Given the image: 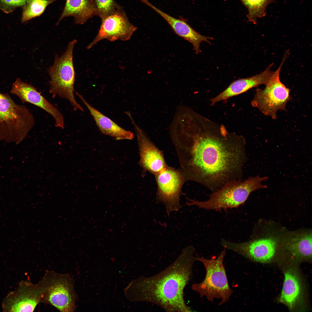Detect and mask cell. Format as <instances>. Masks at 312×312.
Segmentation results:
<instances>
[{"instance_id": "1", "label": "cell", "mask_w": 312, "mask_h": 312, "mask_svg": "<svg viewBox=\"0 0 312 312\" xmlns=\"http://www.w3.org/2000/svg\"><path fill=\"white\" fill-rule=\"evenodd\" d=\"M169 133L185 181L214 192L227 183L242 180L246 159L242 136L191 108L174 117Z\"/></svg>"}, {"instance_id": "2", "label": "cell", "mask_w": 312, "mask_h": 312, "mask_svg": "<svg viewBox=\"0 0 312 312\" xmlns=\"http://www.w3.org/2000/svg\"><path fill=\"white\" fill-rule=\"evenodd\" d=\"M192 246L183 249L171 264L157 274L141 276L130 282L125 290L131 302H146L168 312L192 311L186 304L184 290L192 275L194 263L197 261Z\"/></svg>"}, {"instance_id": "3", "label": "cell", "mask_w": 312, "mask_h": 312, "mask_svg": "<svg viewBox=\"0 0 312 312\" xmlns=\"http://www.w3.org/2000/svg\"><path fill=\"white\" fill-rule=\"evenodd\" d=\"M268 179L267 176H257L250 177L244 181H233L213 192L206 201H199L187 198L186 204L195 205L199 208L219 211L236 208L245 203L253 191L267 188L266 185L261 183Z\"/></svg>"}, {"instance_id": "4", "label": "cell", "mask_w": 312, "mask_h": 312, "mask_svg": "<svg viewBox=\"0 0 312 312\" xmlns=\"http://www.w3.org/2000/svg\"><path fill=\"white\" fill-rule=\"evenodd\" d=\"M35 123L33 114L26 106L17 104L8 94L0 92V140L18 144Z\"/></svg>"}, {"instance_id": "5", "label": "cell", "mask_w": 312, "mask_h": 312, "mask_svg": "<svg viewBox=\"0 0 312 312\" xmlns=\"http://www.w3.org/2000/svg\"><path fill=\"white\" fill-rule=\"evenodd\" d=\"M37 283L41 292V302L50 304L61 312L76 310L77 296L74 280L69 274L46 270Z\"/></svg>"}, {"instance_id": "6", "label": "cell", "mask_w": 312, "mask_h": 312, "mask_svg": "<svg viewBox=\"0 0 312 312\" xmlns=\"http://www.w3.org/2000/svg\"><path fill=\"white\" fill-rule=\"evenodd\" d=\"M226 250H223L215 259H207L203 256L197 257V261L203 265L206 271L204 280L200 283L192 285V289L198 292L201 298L205 297L213 302L215 298L220 299L219 305L226 303L233 292L228 283L223 265Z\"/></svg>"}, {"instance_id": "7", "label": "cell", "mask_w": 312, "mask_h": 312, "mask_svg": "<svg viewBox=\"0 0 312 312\" xmlns=\"http://www.w3.org/2000/svg\"><path fill=\"white\" fill-rule=\"evenodd\" d=\"M75 40L70 42L64 53L56 56L53 64L49 69L51 77L49 92L53 98L58 96L67 99L73 110H84L76 100L74 94L75 74L73 63V48Z\"/></svg>"}, {"instance_id": "8", "label": "cell", "mask_w": 312, "mask_h": 312, "mask_svg": "<svg viewBox=\"0 0 312 312\" xmlns=\"http://www.w3.org/2000/svg\"><path fill=\"white\" fill-rule=\"evenodd\" d=\"M288 55V53L285 52L280 65L265 85V88L256 90L251 102L253 107L274 120L277 118L279 110H286V104L291 100L290 90L281 82L279 77L281 68Z\"/></svg>"}, {"instance_id": "9", "label": "cell", "mask_w": 312, "mask_h": 312, "mask_svg": "<svg viewBox=\"0 0 312 312\" xmlns=\"http://www.w3.org/2000/svg\"><path fill=\"white\" fill-rule=\"evenodd\" d=\"M155 175L157 187V202L164 204L169 216L171 212L182 207L179 198L185 180L180 170L168 166Z\"/></svg>"}, {"instance_id": "10", "label": "cell", "mask_w": 312, "mask_h": 312, "mask_svg": "<svg viewBox=\"0 0 312 312\" xmlns=\"http://www.w3.org/2000/svg\"><path fill=\"white\" fill-rule=\"evenodd\" d=\"M137 29V27L130 22L122 8L101 19L98 33L87 49L91 48L103 39L111 41L128 40Z\"/></svg>"}, {"instance_id": "11", "label": "cell", "mask_w": 312, "mask_h": 312, "mask_svg": "<svg viewBox=\"0 0 312 312\" xmlns=\"http://www.w3.org/2000/svg\"><path fill=\"white\" fill-rule=\"evenodd\" d=\"M41 300V292L38 283L22 280L16 289L4 298L2 309L4 312H33Z\"/></svg>"}, {"instance_id": "12", "label": "cell", "mask_w": 312, "mask_h": 312, "mask_svg": "<svg viewBox=\"0 0 312 312\" xmlns=\"http://www.w3.org/2000/svg\"><path fill=\"white\" fill-rule=\"evenodd\" d=\"M225 248L233 251L251 261L261 263L271 261L276 253V243L271 238H263L235 243L222 239Z\"/></svg>"}, {"instance_id": "13", "label": "cell", "mask_w": 312, "mask_h": 312, "mask_svg": "<svg viewBox=\"0 0 312 312\" xmlns=\"http://www.w3.org/2000/svg\"><path fill=\"white\" fill-rule=\"evenodd\" d=\"M130 118L136 134L139 148V164L144 171L154 175L167 166L162 152L150 140L144 131L135 123L129 111L125 112Z\"/></svg>"}, {"instance_id": "14", "label": "cell", "mask_w": 312, "mask_h": 312, "mask_svg": "<svg viewBox=\"0 0 312 312\" xmlns=\"http://www.w3.org/2000/svg\"><path fill=\"white\" fill-rule=\"evenodd\" d=\"M10 92L17 96L22 103H29L47 112L54 118L55 127L64 129L62 114L33 86L17 78L12 84Z\"/></svg>"}, {"instance_id": "15", "label": "cell", "mask_w": 312, "mask_h": 312, "mask_svg": "<svg viewBox=\"0 0 312 312\" xmlns=\"http://www.w3.org/2000/svg\"><path fill=\"white\" fill-rule=\"evenodd\" d=\"M283 284L278 301L285 305L289 310L298 309L303 302V290L298 271L291 267L284 272Z\"/></svg>"}, {"instance_id": "16", "label": "cell", "mask_w": 312, "mask_h": 312, "mask_svg": "<svg viewBox=\"0 0 312 312\" xmlns=\"http://www.w3.org/2000/svg\"><path fill=\"white\" fill-rule=\"evenodd\" d=\"M142 2L148 6L160 15L167 22L174 32L179 36L191 43L196 53L200 52V44L202 41L210 43L209 39L212 37L201 35L194 30L183 18H177L164 12L154 5L147 0H142Z\"/></svg>"}, {"instance_id": "17", "label": "cell", "mask_w": 312, "mask_h": 312, "mask_svg": "<svg viewBox=\"0 0 312 312\" xmlns=\"http://www.w3.org/2000/svg\"><path fill=\"white\" fill-rule=\"evenodd\" d=\"M273 65L270 64L261 73L255 75L238 79L232 83L224 91L210 100L211 105L245 92L253 88L265 85L273 74L271 68Z\"/></svg>"}, {"instance_id": "18", "label": "cell", "mask_w": 312, "mask_h": 312, "mask_svg": "<svg viewBox=\"0 0 312 312\" xmlns=\"http://www.w3.org/2000/svg\"><path fill=\"white\" fill-rule=\"evenodd\" d=\"M75 93L87 108L102 134L114 137L116 140L133 138L132 132L120 126L90 105L81 94L76 92Z\"/></svg>"}, {"instance_id": "19", "label": "cell", "mask_w": 312, "mask_h": 312, "mask_svg": "<svg viewBox=\"0 0 312 312\" xmlns=\"http://www.w3.org/2000/svg\"><path fill=\"white\" fill-rule=\"evenodd\" d=\"M64 10L58 24L64 18L73 16L77 24H83L93 16H98L94 0H66Z\"/></svg>"}, {"instance_id": "20", "label": "cell", "mask_w": 312, "mask_h": 312, "mask_svg": "<svg viewBox=\"0 0 312 312\" xmlns=\"http://www.w3.org/2000/svg\"><path fill=\"white\" fill-rule=\"evenodd\" d=\"M287 247L292 256L300 260H309L312 254L311 234L300 235L292 237Z\"/></svg>"}, {"instance_id": "21", "label": "cell", "mask_w": 312, "mask_h": 312, "mask_svg": "<svg viewBox=\"0 0 312 312\" xmlns=\"http://www.w3.org/2000/svg\"><path fill=\"white\" fill-rule=\"evenodd\" d=\"M58 0H27L22 7L21 21L23 23L40 16L50 4Z\"/></svg>"}, {"instance_id": "22", "label": "cell", "mask_w": 312, "mask_h": 312, "mask_svg": "<svg viewBox=\"0 0 312 312\" xmlns=\"http://www.w3.org/2000/svg\"><path fill=\"white\" fill-rule=\"evenodd\" d=\"M248 10V21L254 24L266 14V9L272 0H241Z\"/></svg>"}, {"instance_id": "23", "label": "cell", "mask_w": 312, "mask_h": 312, "mask_svg": "<svg viewBox=\"0 0 312 312\" xmlns=\"http://www.w3.org/2000/svg\"><path fill=\"white\" fill-rule=\"evenodd\" d=\"M97 8L98 16L101 19L121 7L114 0H94Z\"/></svg>"}, {"instance_id": "24", "label": "cell", "mask_w": 312, "mask_h": 312, "mask_svg": "<svg viewBox=\"0 0 312 312\" xmlns=\"http://www.w3.org/2000/svg\"><path fill=\"white\" fill-rule=\"evenodd\" d=\"M27 0H0V9L5 14L14 11L19 8H22Z\"/></svg>"}]
</instances>
